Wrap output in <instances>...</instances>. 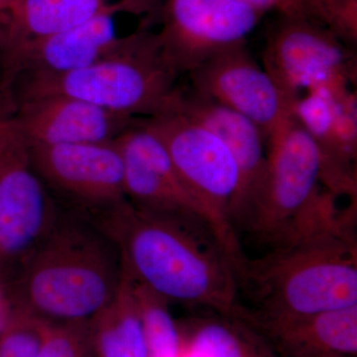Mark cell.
I'll list each match as a JSON object with an SVG mask.
<instances>
[{"label": "cell", "mask_w": 357, "mask_h": 357, "mask_svg": "<svg viewBox=\"0 0 357 357\" xmlns=\"http://www.w3.org/2000/svg\"><path fill=\"white\" fill-rule=\"evenodd\" d=\"M100 227L124 273L169 304L238 317V276L215 230L196 213H159L128 203Z\"/></svg>", "instance_id": "obj_1"}, {"label": "cell", "mask_w": 357, "mask_h": 357, "mask_svg": "<svg viewBox=\"0 0 357 357\" xmlns=\"http://www.w3.org/2000/svg\"><path fill=\"white\" fill-rule=\"evenodd\" d=\"M123 278L114 239L62 206L50 234L0 290V302L49 326L86 324L114 301Z\"/></svg>", "instance_id": "obj_2"}, {"label": "cell", "mask_w": 357, "mask_h": 357, "mask_svg": "<svg viewBox=\"0 0 357 357\" xmlns=\"http://www.w3.org/2000/svg\"><path fill=\"white\" fill-rule=\"evenodd\" d=\"M238 299L251 325L304 318L357 306V244L354 229L321 230L290 245L246 259Z\"/></svg>", "instance_id": "obj_3"}, {"label": "cell", "mask_w": 357, "mask_h": 357, "mask_svg": "<svg viewBox=\"0 0 357 357\" xmlns=\"http://www.w3.org/2000/svg\"><path fill=\"white\" fill-rule=\"evenodd\" d=\"M261 194L246 234L268 250L290 245L321 230L351 225L349 208L321 182V159L314 141L293 112L268 136Z\"/></svg>", "instance_id": "obj_4"}, {"label": "cell", "mask_w": 357, "mask_h": 357, "mask_svg": "<svg viewBox=\"0 0 357 357\" xmlns=\"http://www.w3.org/2000/svg\"><path fill=\"white\" fill-rule=\"evenodd\" d=\"M177 77L162 56L157 33L144 25L115 57L65 74L28 77L21 98L68 96L117 114L151 119L172 107Z\"/></svg>", "instance_id": "obj_5"}, {"label": "cell", "mask_w": 357, "mask_h": 357, "mask_svg": "<svg viewBox=\"0 0 357 357\" xmlns=\"http://www.w3.org/2000/svg\"><path fill=\"white\" fill-rule=\"evenodd\" d=\"M144 122L165 145L185 189L215 230L238 274L248 256L232 223L238 172L229 148L210 129L176 109L174 103L164 114Z\"/></svg>", "instance_id": "obj_6"}, {"label": "cell", "mask_w": 357, "mask_h": 357, "mask_svg": "<svg viewBox=\"0 0 357 357\" xmlns=\"http://www.w3.org/2000/svg\"><path fill=\"white\" fill-rule=\"evenodd\" d=\"M9 109L0 103V289L41 245L62 211L35 171Z\"/></svg>", "instance_id": "obj_7"}, {"label": "cell", "mask_w": 357, "mask_h": 357, "mask_svg": "<svg viewBox=\"0 0 357 357\" xmlns=\"http://www.w3.org/2000/svg\"><path fill=\"white\" fill-rule=\"evenodd\" d=\"M35 171L61 206L100 225L128 203L116 142L30 145Z\"/></svg>", "instance_id": "obj_8"}, {"label": "cell", "mask_w": 357, "mask_h": 357, "mask_svg": "<svg viewBox=\"0 0 357 357\" xmlns=\"http://www.w3.org/2000/svg\"><path fill=\"white\" fill-rule=\"evenodd\" d=\"M263 68L290 100L302 91L349 88L356 55L332 30L305 17H281L263 51Z\"/></svg>", "instance_id": "obj_9"}, {"label": "cell", "mask_w": 357, "mask_h": 357, "mask_svg": "<svg viewBox=\"0 0 357 357\" xmlns=\"http://www.w3.org/2000/svg\"><path fill=\"white\" fill-rule=\"evenodd\" d=\"M160 15V50L178 76L246 44L264 13L238 0H167Z\"/></svg>", "instance_id": "obj_10"}, {"label": "cell", "mask_w": 357, "mask_h": 357, "mask_svg": "<svg viewBox=\"0 0 357 357\" xmlns=\"http://www.w3.org/2000/svg\"><path fill=\"white\" fill-rule=\"evenodd\" d=\"M192 89L234 110L255 123L267 138L288 114L290 100L263 66L258 65L246 44L211 58L190 74Z\"/></svg>", "instance_id": "obj_11"}, {"label": "cell", "mask_w": 357, "mask_h": 357, "mask_svg": "<svg viewBox=\"0 0 357 357\" xmlns=\"http://www.w3.org/2000/svg\"><path fill=\"white\" fill-rule=\"evenodd\" d=\"M174 105L210 129L229 148L238 172V187L231 208L232 223L237 234L245 232L264 182L266 138L255 123L243 115L192 89L185 91L178 89Z\"/></svg>", "instance_id": "obj_12"}, {"label": "cell", "mask_w": 357, "mask_h": 357, "mask_svg": "<svg viewBox=\"0 0 357 357\" xmlns=\"http://www.w3.org/2000/svg\"><path fill=\"white\" fill-rule=\"evenodd\" d=\"M116 14L102 13L60 34L2 51L6 84L20 75L65 74L122 53L132 41L133 33L124 37L117 35Z\"/></svg>", "instance_id": "obj_13"}, {"label": "cell", "mask_w": 357, "mask_h": 357, "mask_svg": "<svg viewBox=\"0 0 357 357\" xmlns=\"http://www.w3.org/2000/svg\"><path fill=\"white\" fill-rule=\"evenodd\" d=\"M13 115L30 145L112 142L139 121L62 95L21 98Z\"/></svg>", "instance_id": "obj_14"}, {"label": "cell", "mask_w": 357, "mask_h": 357, "mask_svg": "<svg viewBox=\"0 0 357 357\" xmlns=\"http://www.w3.org/2000/svg\"><path fill=\"white\" fill-rule=\"evenodd\" d=\"M115 142L123 159L124 192L134 208L159 213H196L204 218L178 177L165 145L144 119Z\"/></svg>", "instance_id": "obj_15"}, {"label": "cell", "mask_w": 357, "mask_h": 357, "mask_svg": "<svg viewBox=\"0 0 357 357\" xmlns=\"http://www.w3.org/2000/svg\"><path fill=\"white\" fill-rule=\"evenodd\" d=\"M109 11L139 14L151 7L145 0H18L0 28V49L48 38Z\"/></svg>", "instance_id": "obj_16"}, {"label": "cell", "mask_w": 357, "mask_h": 357, "mask_svg": "<svg viewBox=\"0 0 357 357\" xmlns=\"http://www.w3.org/2000/svg\"><path fill=\"white\" fill-rule=\"evenodd\" d=\"M252 326L280 357L357 356V306Z\"/></svg>", "instance_id": "obj_17"}, {"label": "cell", "mask_w": 357, "mask_h": 357, "mask_svg": "<svg viewBox=\"0 0 357 357\" xmlns=\"http://www.w3.org/2000/svg\"><path fill=\"white\" fill-rule=\"evenodd\" d=\"M293 114L314 141L321 159V182L335 196L356 199V159L340 144L333 121V107L326 89L307 91L293 105Z\"/></svg>", "instance_id": "obj_18"}, {"label": "cell", "mask_w": 357, "mask_h": 357, "mask_svg": "<svg viewBox=\"0 0 357 357\" xmlns=\"http://www.w3.org/2000/svg\"><path fill=\"white\" fill-rule=\"evenodd\" d=\"M180 328L182 357H280L255 326L238 317L211 311Z\"/></svg>", "instance_id": "obj_19"}, {"label": "cell", "mask_w": 357, "mask_h": 357, "mask_svg": "<svg viewBox=\"0 0 357 357\" xmlns=\"http://www.w3.org/2000/svg\"><path fill=\"white\" fill-rule=\"evenodd\" d=\"M86 328L95 357H149L132 284L126 273L116 297Z\"/></svg>", "instance_id": "obj_20"}, {"label": "cell", "mask_w": 357, "mask_h": 357, "mask_svg": "<svg viewBox=\"0 0 357 357\" xmlns=\"http://www.w3.org/2000/svg\"><path fill=\"white\" fill-rule=\"evenodd\" d=\"M130 281L142 319L149 357H182V333L171 314V305L149 289L132 279Z\"/></svg>", "instance_id": "obj_21"}, {"label": "cell", "mask_w": 357, "mask_h": 357, "mask_svg": "<svg viewBox=\"0 0 357 357\" xmlns=\"http://www.w3.org/2000/svg\"><path fill=\"white\" fill-rule=\"evenodd\" d=\"M0 357H36L52 326L2 307Z\"/></svg>", "instance_id": "obj_22"}, {"label": "cell", "mask_w": 357, "mask_h": 357, "mask_svg": "<svg viewBox=\"0 0 357 357\" xmlns=\"http://www.w3.org/2000/svg\"><path fill=\"white\" fill-rule=\"evenodd\" d=\"M312 20L344 42H356L357 0H304Z\"/></svg>", "instance_id": "obj_23"}, {"label": "cell", "mask_w": 357, "mask_h": 357, "mask_svg": "<svg viewBox=\"0 0 357 357\" xmlns=\"http://www.w3.org/2000/svg\"><path fill=\"white\" fill-rule=\"evenodd\" d=\"M36 357H95L86 323L51 326Z\"/></svg>", "instance_id": "obj_24"}, {"label": "cell", "mask_w": 357, "mask_h": 357, "mask_svg": "<svg viewBox=\"0 0 357 357\" xmlns=\"http://www.w3.org/2000/svg\"><path fill=\"white\" fill-rule=\"evenodd\" d=\"M263 13H276L281 17L311 18L304 0H238Z\"/></svg>", "instance_id": "obj_25"}, {"label": "cell", "mask_w": 357, "mask_h": 357, "mask_svg": "<svg viewBox=\"0 0 357 357\" xmlns=\"http://www.w3.org/2000/svg\"><path fill=\"white\" fill-rule=\"evenodd\" d=\"M18 0H0V15L8 16Z\"/></svg>", "instance_id": "obj_26"}, {"label": "cell", "mask_w": 357, "mask_h": 357, "mask_svg": "<svg viewBox=\"0 0 357 357\" xmlns=\"http://www.w3.org/2000/svg\"><path fill=\"white\" fill-rule=\"evenodd\" d=\"M8 16L0 15V28L6 24Z\"/></svg>", "instance_id": "obj_27"}, {"label": "cell", "mask_w": 357, "mask_h": 357, "mask_svg": "<svg viewBox=\"0 0 357 357\" xmlns=\"http://www.w3.org/2000/svg\"><path fill=\"white\" fill-rule=\"evenodd\" d=\"M326 357H349V356H326Z\"/></svg>", "instance_id": "obj_28"}, {"label": "cell", "mask_w": 357, "mask_h": 357, "mask_svg": "<svg viewBox=\"0 0 357 357\" xmlns=\"http://www.w3.org/2000/svg\"><path fill=\"white\" fill-rule=\"evenodd\" d=\"M150 1L155 2V3H157V0H150Z\"/></svg>", "instance_id": "obj_29"}, {"label": "cell", "mask_w": 357, "mask_h": 357, "mask_svg": "<svg viewBox=\"0 0 357 357\" xmlns=\"http://www.w3.org/2000/svg\"><path fill=\"white\" fill-rule=\"evenodd\" d=\"M0 319H1V312H0Z\"/></svg>", "instance_id": "obj_30"}]
</instances>
